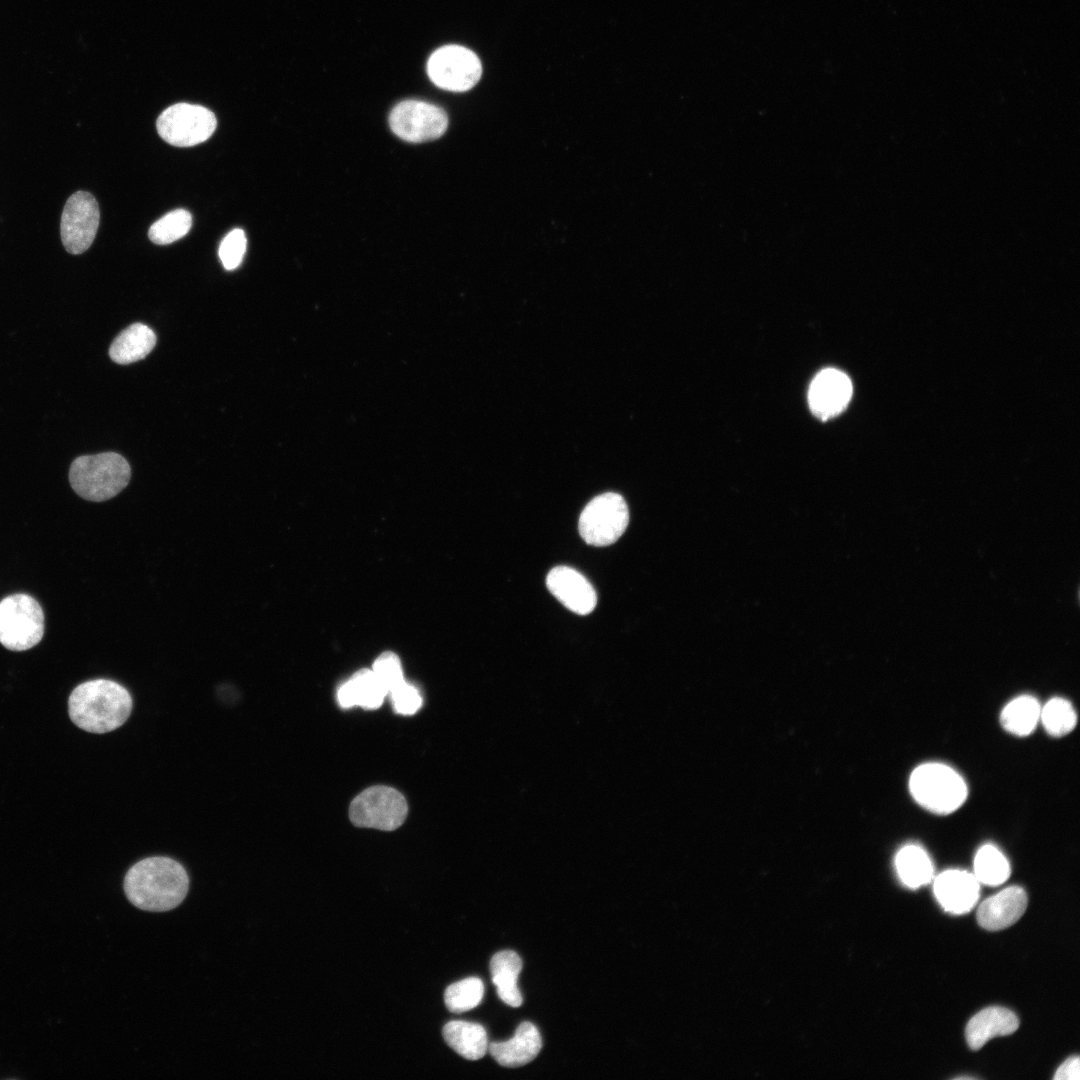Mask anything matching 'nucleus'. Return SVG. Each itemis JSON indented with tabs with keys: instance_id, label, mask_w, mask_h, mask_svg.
<instances>
[{
	"instance_id": "20e7f679",
	"label": "nucleus",
	"mask_w": 1080,
	"mask_h": 1080,
	"mask_svg": "<svg viewBox=\"0 0 1080 1080\" xmlns=\"http://www.w3.org/2000/svg\"><path fill=\"white\" fill-rule=\"evenodd\" d=\"M909 789L915 801L935 814H950L966 800L967 786L951 767L941 763H925L914 769Z\"/></svg>"
},
{
	"instance_id": "6e6552de",
	"label": "nucleus",
	"mask_w": 1080,
	"mask_h": 1080,
	"mask_svg": "<svg viewBox=\"0 0 1080 1080\" xmlns=\"http://www.w3.org/2000/svg\"><path fill=\"white\" fill-rule=\"evenodd\" d=\"M216 126L217 120L211 110L189 103L168 107L156 121L160 137L176 147H190L206 141Z\"/></svg>"
},
{
	"instance_id": "c756f323",
	"label": "nucleus",
	"mask_w": 1080,
	"mask_h": 1080,
	"mask_svg": "<svg viewBox=\"0 0 1080 1080\" xmlns=\"http://www.w3.org/2000/svg\"><path fill=\"white\" fill-rule=\"evenodd\" d=\"M389 694L393 707L399 714H415L422 705V697L418 689L405 681Z\"/></svg>"
},
{
	"instance_id": "39448f33",
	"label": "nucleus",
	"mask_w": 1080,
	"mask_h": 1080,
	"mask_svg": "<svg viewBox=\"0 0 1080 1080\" xmlns=\"http://www.w3.org/2000/svg\"><path fill=\"white\" fill-rule=\"evenodd\" d=\"M44 633V614L29 595L14 594L0 602V643L7 649L23 651L37 645Z\"/></svg>"
},
{
	"instance_id": "423d86ee",
	"label": "nucleus",
	"mask_w": 1080,
	"mask_h": 1080,
	"mask_svg": "<svg viewBox=\"0 0 1080 1080\" xmlns=\"http://www.w3.org/2000/svg\"><path fill=\"white\" fill-rule=\"evenodd\" d=\"M629 511L623 497L607 492L593 498L579 517V533L589 545L607 546L616 542L626 530Z\"/></svg>"
},
{
	"instance_id": "0eeeda50",
	"label": "nucleus",
	"mask_w": 1080,
	"mask_h": 1080,
	"mask_svg": "<svg viewBox=\"0 0 1080 1080\" xmlns=\"http://www.w3.org/2000/svg\"><path fill=\"white\" fill-rule=\"evenodd\" d=\"M408 812L405 797L388 786H372L351 802L349 817L358 827L376 828L384 831L397 829Z\"/></svg>"
},
{
	"instance_id": "aec40b11",
	"label": "nucleus",
	"mask_w": 1080,
	"mask_h": 1080,
	"mask_svg": "<svg viewBox=\"0 0 1080 1080\" xmlns=\"http://www.w3.org/2000/svg\"><path fill=\"white\" fill-rule=\"evenodd\" d=\"M155 344L154 331L142 323H134L114 339L109 348V355L118 364H130L146 357Z\"/></svg>"
},
{
	"instance_id": "2eb2a0df",
	"label": "nucleus",
	"mask_w": 1080,
	"mask_h": 1080,
	"mask_svg": "<svg viewBox=\"0 0 1080 1080\" xmlns=\"http://www.w3.org/2000/svg\"><path fill=\"white\" fill-rule=\"evenodd\" d=\"M978 882L973 874L966 871L947 870L936 877L934 893L946 911L962 914L975 905L979 896Z\"/></svg>"
},
{
	"instance_id": "9b49d317",
	"label": "nucleus",
	"mask_w": 1080,
	"mask_h": 1080,
	"mask_svg": "<svg viewBox=\"0 0 1080 1080\" xmlns=\"http://www.w3.org/2000/svg\"><path fill=\"white\" fill-rule=\"evenodd\" d=\"M100 211L95 197L77 191L66 201L60 223L64 248L71 254L85 252L93 243L99 226Z\"/></svg>"
},
{
	"instance_id": "7c9ffc66",
	"label": "nucleus",
	"mask_w": 1080,
	"mask_h": 1080,
	"mask_svg": "<svg viewBox=\"0 0 1080 1080\" xmlns=\"http://www.w3.org/2000/svg\"><path fill=\"white\" fill-rule=\"evenodd\" d=\"M1080 1062L1079 1057L1074 1056L1068 1058L1057 1070L1054 1075V1079L1057 1080H1078L1080 1078Z\"/></svg>"
},
{
	"instance_id": "b1692460",
	"label": "nucleus",
	"mask_w": 1080,
	"mask_h": 1080,
	"mask_svg": "<svg viewBox=\"0 0 1080 1080\" xmlns=\"http://www.w3.org/2000/svg\"><path fill=\"white\" fill-rule=\"evenodd\" d=\"M974 876L986 885L997 886L1006 881L1010 866L1005 856L995 846H982L974 859Z\"/></svg>"
},
{
	"instance_id": "a878e982",
	"label": "nucleus",
	"mask_w": 1080,
	"mask_h": 1080,
	"mask_svg": "<svg viewBox=\"0 0 1080 1080\" xmlns=\"http://www.w3.org/2000/svg\"><path fill=\"white\" fill-rule=\"evenodd\" d=\"M484 985L481 979L469 977L449 985L444 993L447 1009L462 1013L475 1008L482 1000Z\"/></svg>"
},
{
	"instance_id": "4be33fe9",
	"label": "nucleus",
	"mask_w": 1080,
	"mask_h": 1080,
	"mask_svg": "<svg viewBox=\"0 0 1080 1080\" xmlns=\"http://www.w3.org/2000/svg\"><path fill=\"white\" fill-rule=\"evenodd\" d=\"M901 881L910 888L927 884L933 876V866L927 853L917 845H906L895 858Z\"/></svg>"
},
{
	"instance_id": "1a4fd4ad",
	"label": "nucleus",
	"mask_w": 1080,
	"mask_h": 1080,
	"mask_svg": "<svg viewBox=\"0 0 1080 1080\" xmlns=\"http://www.w3.org/2000/svg\"><path fill=\"white\" fill-rule=\"evenodd\" d=\"M427 72L436 86L448 91L464 92L478 83L482 66L471 50L459 45H447L430 56Z\"/></svg>"
},
{
	"instance_id": "7ed1b4c3",
	"label": "nucleus",
	"mask_w": 1080,
	"mask_h": 1080,
	"mask_svg": "<svg viewBox=\"0 0 1080 1080\" xmlns=\"http://www.w3.org/2000/svg\"><path fill=\"white\" fill-rule=\"evenodd\" d=\"M130 477L129 463L115 452L77 457L69 469L73 490L82 498L95 502L116 496L128 485Z\"/></svg>"
},
{
	"instance_id": "cd10ccee",
	"label": "nucleus",
	"mask_w": 1080,
	"mask_h": 1080,
	"mask_svg": "<svg viewBox=\"0 0 1080 1080\" xmlns=\"http://www.w3.org/2000/svg\"><path fill=\"white\" fill-rule=\"evenodd\" d=\"M373 672L385 688L387 694L405 681L400 660L398 656L391 651L382 653L376 659L373 665Z\"/></svg>"
},
{
	"instance_id": "393cba45",
	"label": "nucleus",
	"mask_w": 1080,
	"mask_h": 1080,
	"mask_svg": "<svg viewBox=\"0 0 1080 1080\" xmlns=\"http://www.w3.org/2000/svg\"><path fill=\"white\" fill-rule=\"evenodd\" d=\"M191 226V213L185 209H176L154 222L149 228L148 236L157 245H167L184 237Z\"/></svg>"
},
{
	"instance_id": "f8f14e48",
	"label": "nucleus",
	"mask_w": 1080,
	"mask_h": 1080,
	"mask_svg": "<svg viewBox=\"0 0 1080 1080\" xmlns=\"http://www.w3.org/2000/svg\"><path fill=\"white\" fill-rule=\"evenodd\" d=\"M852 396V383L840 370L827 368L811 382L808 401L813 414L827 420L841 413Z\"/></svg>"
},
{
	"instance_id": "ddd939ff",
	"label": "nucleus",
	"mask_w": 1080,
	"mask_h": 1080,
	"mask_svg": "<svg viewBox=\"0 0 1080 1080\" xmlns=\"http://www.w3.org/2000/svg\"><path fill=\"white\" fill-rule=\"evenodd\" d=\"M546 585L566 608L579 615L591 613L597 603L592 584L577 570L557 566L547 575Z\"/></svg>"
},
{
	"instance_id": "f03ea898",
	"label": "nucleus",
	"mask_w": 1080,
	"mask_h": 1080,
	"mask_svg": "<svg viewBox=\"0 0 1080 1080\" xmlns=\"http://www.w3.org/2000/svg\"><path fill=\"white\" fill-rule=\"evenodd\" d=\"M133 701L128 690L109 679L81 683L70 694L68 712L79 728L103 734L120 727L129 717Z\"/></svg>"
},
{
	"instance_id": "4468645a",
	"label": "nucleus",
	"mask_w": 1080,
	"mask_h": 1080,
	"mask_svg": "<svg viewBox=\"0 0 1080 1080\" xmlns=\"http://www.w3.org/2000/svg\"><path fill=\"white\" fill-rule=\"evenodd\" d=\"M1028 897L1019 886H1010L983 901L977 910L978 924L998 931L1016 923L1026 911Z\"/></svg>"
},
{
	"instance_id": "5701e85b",
	"label": "nucleus",
	"mask_w": 1080,
	"mask_h": 1080,
	"mask_svg": "<svg viewBox=\"0 0 1080 1080\" xmlns=\"http://www.w3.org/2000/svg\"><path fill=\"white\" fill-rule=\"evenodd\" d=\"M1041 707L1032 696H1020L1009 702L1001 712L1000 722L1009 733L1026 736L1033 732L1040 720Z\"/></svg>"
},
{
	"instance_id": "bb28decb",
	"label": "nucleus",
	"mask_w": 1080,
	"mask_h": 1080,
	"mask_svg": "<svg viewBox=\"0 0 1080 1080\" xmlns=\"http://www.w3.org/2000/svg\"><path fill=\"white\" fill-rule=\"evenodd\" d=\"M1040 720L1050 735L1060 737L1074 729L1077 716L1069 701L1056 697L1049 700L1041 709Z\"/></svg>"
},
{
	"instance_id": "412c9836",
	"label": "nucleus",
	"mask_w": 1080,
	"mask_h": 1080,
	"mask_svg": "<svg viewBox=\"0 0 1080 1080\" xmlns=\"http://www.w3.org/2000/svg\"><path fill=\"white\" fill-rule=\"evenodd\" d=\"M442 1035L456 1053L468 1060H478L488 1051L487 1033L480 1024L450 1021L443 1027Z\"/></svg>"
},
{
	"instance_id": "f257e3e1",
	"label": "nucleus",
	"mask_w": 1080,
	"mask_h": 1080,
	"mask_svg": "<svg viewBox=\"0 0 1080 1080\" xmlns=\"http://www.w3.org/2000/svg\"><path fill=\"white\" fill-rule=\"evenodd\" d=\"M124 892L137 908L163 912L184 900L189 877L176 860L165 856L147 857L134 864L124 878Z\"/></svg>"
},
{
	"instance_id": "dca6fc26",
	"label": "nucleus",
	"mask_w": 1080,
	"mask_h": 1080,
	"mask_svg": "<svg viewBox=\"0 0 1080 1080\" xmlns=\"http://www.w3.org/2000/svg\"><path fill=\"white\" fill-rule=\"evenodd\" d=\"M541 1047L542 1039L536 1026L522 1022L511 1039L488 1044V1051L501 1066L514 1068L534 1060Z\"/></svg>"
},
{
	"instance_id": "f3484780",
	"label": "nucleus",
	"mask_w": 1080,
	"mask_h": 1080,
	"mask_svg": "<svg viewBox=\"0 0 1080 1080\" xmlns=\"http://www.w3.org/2000/svg\"><path fill=\"white\" fill-rule=\"evenodd\" d=\"M1019 1027L1014 1012L1004 1007H988L974 1015L966 1025L965 1038L972 1050H979L988 1040L1006 1036Z\"/></svg>"
},
{
	"instance_id": "a211bd4d",
	"label": "nucleus",
	"mask_w": 1080,
	"mask_h": 1080,
	"mask_svg": "<svg viewBox=\"0 0 1080 1080\" xmlns=\"http://www.w3.org/2000/svg\"><path fill=\"white\" fill-rule=\"evenodd\" d=\"M387 692L373 670L362 669L345 682L337 692V699L342 708L360 706L364 709H377L381 706Z\"/></svg>"
},
{
	"instance_id": "9d476101",
	"label": "nucleus",
	"mask_w": 1080,
	"mask_h": 1080,
	"mask_svg": "<svg viewBox=\"0 0 1080 1080\" xmlns=\"http://www.w3.org/2000/svg\"><path fill=\"white\" fill-rule=\"evenodd\" d=\"M389 124L399 138L421 143L441 137L447 129L448 117L442 108L434 104L406 100L392 109Z\"/></svg>"
},
{
	"instance_id": "6ab92c4d",
	"label": "nucleus",
	"mask_w": 1080,
	"mask_h": 1080,
	"mask_svg": "<svg viewBox=\"0 0 1080 1080\" xmlns=\"http://www.w3.org/2000/svg\"><path fill=\"white\" fill-rule=\"evenodd\" d=\"M522 960L512 950H504L493 955L490 961L492 982L496 986L499 998L511 1007L522 1004L521 992L517 986Z\"/></svg>"
},
{
	"instance_id": "c85d7f7f",
	"label": "nucleus",
	"mask_w": 1080,
	"mask_h": 1080,
	"mask_svg": "<svg viewBox=\"0 0 1080 1080\" xmlns=\"http://www.w3.org/2000/svg\"><path fill=\"white\" fill-rule=\"evenodd\" d=\"M246 246L247 239L244 231L240 228L233 229L223 238L218 254L226 270H234L241 264L246 252Z\"/></svg>"
}]
</instances>
